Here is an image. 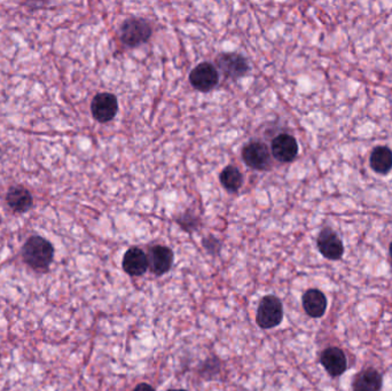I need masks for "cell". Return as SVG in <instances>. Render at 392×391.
<instances>
[{
    "mask_svg": "<svg viewBox=\"0 0 392 391\" xmlns=\"http://www.w3.org/2000/svg\"><path fill=\"white\" fill-rule=\"evenodd\" d=\"M118 111L117 98L111 93H99L93 98L91 111L94 119L100 123L111 122L114 120Z\"/></svg>",
    "mask_w": 392,
    "mask_h": 391,
    "instance_id": "obj_6",
    "label": "cell"
},
{
    "mask_svg": "<svg viewBox=\"0 0 392 391\" xmlns=\"http://www.w3.org/2000/svg\"><path fill=\"white\" fill-rule=\"evenodd\" d=\"M317 246L320 254L327 260H340L345 254L343 242L330 227L323 228L319 233Z\"/></svg>",
    "mask_w": 392,
    "mask_h": 391,
    "instance_id": "obj_5",
    "label": "cell"
},
{
    "mask_svg": "<svg viewBox=\"0 0 392 391\" xmlns=\"http://www.w3.org/2000/svg\"><path fill=\"white\" fill-rule=\"evenodd\" d=\"M302 303L306 314L311 318H321L326 314L327 305H328L327 297L317 288L306 290L303 295Z\"/></svg>",
    "mask_w": 392,
    "mask_h": 391,
    "instance_id": "obj_14",
    "label": "cell"
},
{
    "mask_svg": "<svg viewBox=\"0 0 392 391\" xmlns=\"http://www.w3.org/2000/svg\"><path fill=\"white\" fill-rule=\"evenodd\" d=\"M219 180L222 185L230 192L239 191L243 182L242 173L240 172L239 169L234 165L225 167L219 176Z\"/></svg>",
    "mask_w": 392,
    "mask_h": 391,
    "instance_id": "obj_17",
    "label": "cell"
},
{
    "mask_svg": "<svg viewBox=\"0 0 392 391\" xmlns=\"http://www.w3.org/2000/svg\"><path fill=\"white\" fill-rule=\"evenodd\" d=\"M132 391H155L154 390L152 385H148V383H140V385H137L135 389Z\"/></svg>",
    "mask_w": 392,
    "mask_h": 391,
    "instance_id": "obj_20",
    "label": "cell"
},
{
    "mask_svg": "<svg viewBox=\"0 0 392 391\" xmlns=\"http://www.w3.org/2000/svg\"><path fill=\"white\" fill-rule=\"evenodd\" d=\"M148 265L154 275H163L168 273L174 264V251L164 246H155L150 249Z\"/></svg>",
    "mask_w": 392,
    "mask_h": 391,
    "instance_id": "obj_11",
    "label": "cell"
},
{
    "mask_svg": "<svg viewBox=\"0 0 392 391\" xmlns=\"http://www.w3.org/2000/svg\"><path fill=\"white\" fill-rule=\"evenodd\" d=\"M320 363L332 378H339L347 370V359L345 351L337 346H330L320 355Z\"/></svg>",
    "mask_w": 392,
    "mask_h": 391,
    "instance_id": "obj_9",
    "label": "cell"
},
{
    "mask_svg": "<svg viewBox=\"0 0 392 391\" xmlns=\"http://www.w3.org/2000/svg\"><path fill=\"white\" fill-rule=\"evenodd\" d=\"M6 202L14 211L26 212L33 206V199L29 189L23 186H14L7 192Z\"/></svg>",
    "mask_w": 392,
    "mask_h": 391,
    "instance_id": "obj_15",
    "label": "cell"
},
{
    "mask_svg": "<svg viewBox=\"0 0 392 391\" xmlns=\"http://www.w3.org/2000/svg\"><path fill=\"white\" fill-rule=\"evenodd\" d=\"M203 246L210 254H215V253H218L220 250V242L213 236H209L207 239H204Z\"/></svg>",
    "mask_w": 392,
    "mask_h": 391,
    "instance_id": "obj_19",
    "label": "cell"
},
{
    "mask_svg": "<svg viewBox=\"0 0 392 391\" xmlns=\"http://www.w3.org/2000/svg\"><path fill=\"white\" fill-rule=\"evenodd\" d=\"M371 167L373 170L380 175H386L392 169V150L389 147H375L371 154Z\"/></svg>",
    "mask_w": 392,
    "mask_h": 391,
    "instance_id": "obj_16",
    "label": "cell"
},
{
    "mask_svg": "<svg viewBox=\"0 0 392 391\" xmlns=\"http://www.w3.org/2000/svg\"><path fill=\"white\" fill-rule=\"evenodd\" d=\"M168 391H186V390H184V389H171V390H168Z\"/></svg>",
    "mask_w": 392,
    "mask_h": 391,
    "instance_id": "obj_22",
    "label": "cell"
},
{
    "mask_svg": "<svg viewBox=\"0 0 392 391\" xmlns=\"http://www.w3.org/2000/svg\"><path fill=\"white\" fill-rule=\"evenodd\" d=\"M122 266L128 275L132 277H140L145 275L150 268L148 257L145 254V251L141 250L138 247H132L124 255Z\"/></svg>",
    "mask_w": 392,
    "mask_h": 391,
    "instance_id": "obj_12",
    "label": "cell"
},
{
    "mask_svg": "<svg viewBox=\"0 0 392 391\" xmlns=\"http://www.w3.org/2000/svg\"><path fill=\"white\" fill-rule=\"evenodd\" d=\"M218 82V70L209 62L200 63L189 74V83L201 92H209L217 87Z\"/></svg>",
    "mask_w": 392,
    "mask_h": 391,
    "instance_id": "obj_4",
    "label": "cell"
},
{
    "mask_svg": "<svg viewBox=\"0 0 392 391\" xmlns=\"http://www.w3.org/2000/svg\"><path fill=\"white\" fill-rule=\"evenodd\" d=\"M242 158L254 170H267L271 165L269 147L262 141H252L243 147Z\"/></svg>",
    "mask_w": 392,
    "mask_h": 391,
    "instance_id": "obj_7",
    "label": "cell"
},
{
    "mask_svg": "<svg viewBox=\"0 0 392 391\" xmlns=\"http://www.w3.org/2000/svg\"><path fill=\"white\" fill-rule=\"evenodd\" d=\"M215 65L226 77L241 78L249 72V63L246 57L237 53H223L215 59Z\"/></svg>",
    "mask_w": 392,
    "mask_h": 391,
    "instance_id": "obj_8",
    "label": "cell"
},
{
    "mask_svg": "<svg viewBox=\"0 0 392 391\" xmlns=\"http://www.w3.org/2000/svg\"><path fill=\"white\" fill-rule=\"evenodd\" d=\"M272 155L282 163H291L298 155V143L293 136L281 133L273 139Z\"/></svg>",
    "mask_w": 392,
    "mask_h": 391,
    "instance_id": "obj_10",
    "label": "cell"
},
{
    "mask_svg": "<svg viewBox=\"0 0 392 391\" xmlns=\"http://www.w3.org/2000/svg\"><path fill=\"white\" fill-rule=\"evenodd\" d=\"M383 378L379 370L373 368H364L352 380L354 391H381Z\"/></svg>",
    "mask_w": 392,
    "mask_h": 391,
    "instance_id": "obj_13",
    "label": "cell"
},
{
    "mask_svg": "<svg viewBox=\"0 0 392 391\" xmlns=\"http://www.w3.org/2000/svg\"><path fill=\"white\" fill-rule=\"evenodd\" d=\"M153 29L150 22L144 18H128L122 24L120 31L121 40L128 48H137L150 40Z\"/></svg>",
    "mask_w": 392,
    "mask_h": 391,
    "instance_id": "obj_2",
    "label": "cell"
},
{
    "mask_svg": "<svg viewBox=\"0 0 392 391\" xmlns=\"http://www.w3.org/2000/svg\"><path fill=\"white\" fill-rule=\"evenodd\" d=\"M22 260L35 271L46 272L54 260V247L45 238L33 236L24 242Z\"/></svg>",
    "mask_w": 392,
    "mask_h": 391,
    "instance_id": "obj_1",
    "label": "cell"
},
{
    "mask_svg": "<svg viewBox=\"0 0 392 391\" xmlns=\"http://www.w3.org/2000/svg\"><path fill=\"white\" fill-rule=\"evenodd\" d=\"M284 318V307L274 295L264 296L258 305L256 321L263 329H274L280 325Z\"/></svg>",
    "mask_w": 392,
    "mask_h": 391,
    "instance_id": "obj_3",
    "label": "cell"
},
{
    "mask_svg": "<svg viewBox=\"0 0 392 391\" xmlns=\"http://www.w3.org/2000/svg\"><path fill=\"white\" fill-rule=\"evenodd\" d=\"M177 223L180 226L183 227L184 230L187 231V232H192V231L198 228L200 221H198V217L186 214L185 216L177 219Z\"/></svg>",
    "mask_w": 392,
    "mask_h": 391,
    "instance_id": "obj_18",
    "label": "cell"
},
{
    "mask_svg": "<svg viewBox=\"0 0 392 391\" xmlns=\"http://www.w3.org/2000/svg\"><path fill=\"white\" fill-rule=\"evenodd\" d=\"M389 254H390V258H391V263H392V242L391 243H390Z\"/></svg>",
    "mask_w": 392,
    "mask_h": 391,
    "instance_id": "obj_21",
    "label": "cell"
}]
</instances>
